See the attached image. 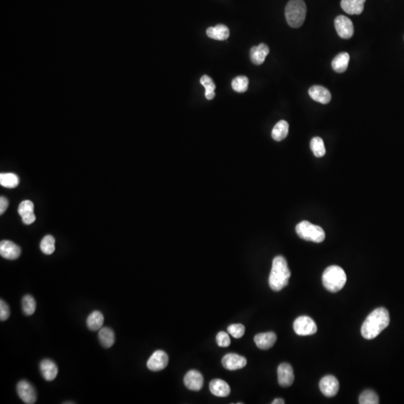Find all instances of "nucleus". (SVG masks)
I'll use <instances>...</instances> for the list:
<instances>
[{
  "mask_svg": "<svg viewBox=\"0 0 404 404\" xmlns=\"http://www.w3.org/2000/svg\"><path fill=\"white\" fill-rule=\"evenodd\" d=\"M390 323L389 313L385 308H378L368 316L361 328V336L372 340L379 336Z\"/></svg>",
  "mask_w": 404,
  "mask_h": 404,
  "instance_id": "1",
  "label": "nucleus"
},
{
  "mask_svg": "<svg viewBox=\"0 0 404 404\" xmlns=\"http://www.w3.org/2000/svg\"><path fill=\"white\" fill-rule=\"evenodd\" d=\"M290 277V271L286 259L282 256L275 258L269 277L270 288L274 291H280L288 284Z\"/></svg>",
  "mask_w": 404,
  "mask_h": 404,
  "instance_id": "2",
  "label": "nucleus"
},
{
  "mask_svg": "<svg viewBox=\"0 0 404 404\" xmlns=\"http://www.w3.org/2000/svg\"><path fill=\"white\" fill-rule=\"evenodd\" d=\"M322 281L325 288L332 293H337L345 285L347 275L342 267L339 266H330L327 267L322 276Z\"/></svg>",
  "mask_w": 404,
  "mask_h": 404,
  "instance_id": "3",
  "label": "nucleus"
},
{
  "mask_svg": "<svg viewBox=\"0 0 404 404\" xmlns=\"http://www.w3.org/2000/svg\"><path fill=\"white\" fill-rule=\"evenodd\" d=\"M307 7L303 0H290L285 8V17L290 27L299 28L306 20Z\"/></svg>",
  "mask_w": 404,
  "mask_h": 404,
  "instance_id": "4",
  "label": "nucleus"
},
{
  "mask_svg": "<svg viewBox=\"0 0 404 404\" xmlns=\"http://www.w3.org/2000/svg\"><path fill=\"white\" fill-rule=\"evenodd\" d=\"M297 235L306 241L322 243L325 240L326 234L320 226H316L308 221H303L296 226Z\"/></svg>",
  "mask_w": 404,
  "mask_h": 404,
  "instance_id": "5",
  "label": "nucleus"
},
{
  "mask_svg": "<svg viewBox=\"0 0 404 404\" xmlns=\"http://www.w3.org/2000/svg\"><path fill=\"white\" fill-rule=\"evenodd\" d=\"M293 329L298 336H311L317 333V326L311 317L301 316L296 319L293 323Z\"/></svg>",
  "mask_w": 404,
  "mask_h": 404,
  "instance_id": "6",
  "label": "nucleus"
},
{
  "mask_svg": "<svg viewBox=\"0 0 404 404\" xmlns=\"http://www.w3.org/2000/svg\"><path fill=\"white\" fill-rule=\"evenodd\" d=\"M335 27L338 34L343 39H350L354 34L353 22L344 15H339L335 20Z\"/></svg>",
  "mask_w": 404,
  "mask_h": 404,
  "instance_id": "7",
  "label": "nucleus"
},
{
  "mask_svg": "<svg viewBox=\"0 0 404 404\" xmlns=\"http://www.w3.org/2000/svg\"><path fill=\"white\" fill-rule=\"evenodd\" d=\"M17 392L23 403L33 404L37 400V394L32 385L26 380H21L17 386Z\"/></svg>",
  "mask_w": 404,
  "mask_h": 404,
  "instance_id": "8",
  "label": "nucleus"
},
{
  "mask_svg": "<svg viewBox=\"0 0 404 404\" xmlns=\"http://www.w3.org/2000/svg\"><path fill=\"white\" fill-rule=\"evenodd\" d=\"M169 363L168 355L163 350H157L149 358L147 367L152 372H160L167 367Z\"/></svg>",
  "mask_w": 404,
  "mask_h": 404,
  "instance_id": "9",
  "label": "nucleus"
},
{
  "mask_svg": "<svg viewBox=\"0 0 404 404\" xmlns=\"http://www.w3.org/2000/svg\"><path fill=\"white\" fill-rule=\"evenodd\" d=\"M320 391L326 397H334L339 392V380L334 376L328 375L323 377L320 381Z\"/></svg>",
  "mask_w": 404,
  "mask_h": 404,
  "instance_id": "10",
  "label": "nucleus"
},
{
  "mask_svg": "<svg viewBox=\"0 0 404 404\" xmlns=\"http://www.w3.org/2000/svg\"><path fill=\"white\" fill-rule=\"evenodd\" d=\"M278 381L282 387H289L295 381V374L291 365L287 363L280 364L277 370Z\"/></svg>",
  "mask_w": 404,
  "mask_h": 404,
  "instance_id": "11",
  "label": "nucleus"
},
{
  "mask_svg": "<svg viewBox=\"0 0 404 404\" xmlns=\"http://www.w3.org/2000/svg\"><path fill=\"white\" fill-rule=\"evenodd\" d=\"M223 367L229 371L240 370L246 365V358L236 353H229L222 360Z\"/></svg>",
  "mask_w": 404,
  "mask_h": 404,
  "instance_id": "12",
  "label": "nucleus"
},
{
  "mask_svg": "<svg viewBox=\"0 0 404 404\" xmlns=\"http://www.w3.org/2000/svg\"><path fill=\"white\" fill-rule=\"evenodd\" d=\"M21 254V249L10 240H3L0 243V254L8 260H15Z\"/></svg>",
  "mask_w": 404,
  "mask_h": 404,
  "instance_id": "13",
  "label": "nucleus"
},
{
  "mask_svg": "<svg viewBox=\"0 0 404 404\" xmlns=\"http://www.w3.org/2000/svg\"><path fill=\"white\" fill-rule=\"evenodd\" d=\"M185 386L191 391H199L203 387V377L198 371L192 370L187 372L183 379Z\"/></svg>",
  "mask_w": 404,
  "mask_h": 404,
  "instance_id": "14",
  "label": "nucleus"
},
{
  "mask_svg": "<svg viewBox=\"0 0 404 404\" xmlns=\"http://www.w3.org/2000/svg\"><path fill=\"white\" fill-rule=\"evenodd\" d=\"M309 94L312 100L322 103V104H327L331 101V93L328 89L323 86H311L309 89Z\"/></svg>",
  "mask_w": 404,
  "mask_h": 404,
  "instance_id": "15",
  "label": "nucleus"
},
{
  "mask_svg": "<svg viewBox=\"0 0 404 404\" xmlns=\"http://www.w3.org/2000/svg\"><path fill=\"white\" fill-rule=\"evenodd\" d=\"M40 371L44 379L49 382L55 380L57 377L58 372H59V369H58L56 363L48 358L41 361Z\"/></svg>",
  "mask_w": 404,
  "mask_h": 404,
  "instance_id": "16",
  "label": "nucleus"
},
{
  "mask_svg": "<svg viewBox=\"0 0 404 404\" xmlns=\"http://www.w3.org/2000/svg\"><path fill=\"white\" fill-rule=\"evenodd\" d=\"M276 340H277L276 335L273 332L256 335L254 339L256 345L261 350H268L271 348Z\"/></svg>",
  "mask_w": 404,
  "mask_h": 404,
  "instance_id": "17",
  "label": "nucleus"
},
{
  "mask_svg": "<svg viewBox=\"0 0 404 404\" xmlns=\"http://www.w3.org/2000/svg\"><path fill=\"white\" fill-rule=\"evenodd\" d=\"M270 53V49L265 44L253 47L250 50V59L255 65H261L265 62L266 57Z\"/></svg>",
  "mask_w": 404,
  "mask_h": 404,
  "instance_id": "18",
  "label": "nucleus"
},
{
  "mask_svg": "<svg viewBox=\"0 0 404 404\" xmlns=\"http://www.w3.org/2000/svg\"><path fill=\"white\" fill-rule=\"evenodd\" d=\"M365 1L366 0H342L341 6L343 10L348 15H361L364 10Z\"/></svg>",
  "mask_w": 404,
  "mask_h": 404,
  "instance_id": "19",
  "label": "nucleus"
},
{
  "mask_svg": "<svg viewBox=\"0 0 404 404\" xmlns=\"http://www.w3.org/2000/svg\"><path fill=\"white\" fill-rule=\"evenodd\" d=\"M210 391L216 397H225L230 394L231 389L227 383L220 379H215L210 383Z\"/></svg>",
  "mask_w": 404,
  "mask_h": 404,
  "instance_id": "20",
  "label": "nucleus"
},
{
  "mask_svg": "<svg viewBox=\"0 0 404 404\" xmlns=\"http://www.w3.org/2000/svg\"><path fill=\"white\" fill-rule=\"evenodd\" d=\"M206 33L210 39L217 41H226L230 35L229 28L223 24H218L214 27H209Z\"/></svg>",
  "mask_w": 404,
  "mask_h": 404,
  "instance_id": "21",
  "label": "nucleus"
},
{
  "mask_svg": "<svg viewBox=\"0 0 404 404\" xmlns=\"http://www.w3.org/2000/svg\"><path fill=\"white\" fill-rule=\"evenodd\" d=\"M349 62H350V55L346 52H343L333 59L332 67L337 73H344L348 67Z\"/></svg>",
  "mask_w": 404,
  "mask_h": 404,
  "instance_id": "22",
  "label": "nucleus"
},
{
  "mask_svg": "<svg viewBox=\"0 0 404 404\" xmlns=\"http://www.w3.org/2000/svg\"><path fill=\"white\" fill-rule=\"evenodd\" d=\"M104 323V317L100 311H94L91 313L86 320V325L91 331L100 329Z\"/></svg>",
  "mask_w": 404,
  "mask_h": 404,
  "instance_id": "23",
  "label": "nucleus"
},
{
  "mask_svg": "<svg viewBox=\"0 0 404 404\" xmlns=\"http://www.w3.org/2000/svg\"><path fill=\"white\" fill-rule=\"evenodd\" d=\"M98 339L104 348H109L116 341L114 332L109 327H103L99 330Z\"/></svg>",
  "mask_w": 404,
  "mask_h": 404,
  "instance_id": "24",
  "label": "nucleus"
},
{
  "mask_svg": "<svg viewBox=\"0 0 404 404\" xmlns=\"http://www.w3.org/2000/svg\"><path fill=\"white\" fill-rule=\"evenodd\" d=\"M289 125L286 121L278 122L272 130V137L275 141H280L287 137L288 134Z\"/></svg>",
  "mask_w": 404,
  "mask_h": 404,
  "instance_id": "25",
  "label": "nucleus"
},
{
  "mask_svg": "<svg viewBox=\"0 0 404 404\" xmlns=\"http://www.w3.org/2000/svg\"><path fill=\"white\" fill-rule=\"evenodd\" d=\"M20 183L18 176L13 173H1L0 174V185L6 188L14 189L18 186Z\"/></svg>",
  "mask_w": 404,
  "mask_h": 404,
  "instance_id": "26",
  "label": "nucleus"
},
{
  "mask_svg": "<svg viewBox=\"0 0 404 404\" xmlns=\"http://www.w3.org/2000/svg\"><path fill=\"white\" fill-rule=\"evenodd\" d=\"M201 84L204 86L205 89V97L207 100H212L215 97V89H216V85L213 83V80L207 76V75H204L200 80Z\"/></svg>",
  "mask_w": 404,
  "mask_h": 404,
  "instance_id": "27",
  "label": "nucleus"
},
{
  "mask_svg": "<svg viewBox=\"0 0 404 404\" xmlns=\"http://www.w3.org/2000/svg\"><path fill=\"white\" fill-rule=\"evenodd\" d=\"M310 147L315 157H322L326 154V148L323 140L318 136H316L311 140Z\"/></svg>",
  "mask_w": 404,
  "mask_h": 404,
  "instance_id": "28",
  "label": "nucleus"
},
{
  "mask_svg": "<svg viewBox=\"0 0 404 404\" xmlns=\"http://www.w3.org/2000/svg\"><path fill=\"white\" fill-rule=\"evenodd\" d=\"M36 309V302L31 295H26L22 300V310L25 315L31 316Z\"/></svg>",
  "mask_w": 404,
  "mask_h": 404,
  "instance_id": "29",
  "label": "nucleus"
},
{
  "mask_svg": "<svg viewBox=\"0 0 404 404\" xmlns=\"http://www.w3.org/2000/svg\"><path fill=\"white\" fill-rule=\"evenodd\" d=\"M55 243H56V240H55V238L53 236H45V237L42 239L40 244V248L42 252H43L44 254H47V255L53 254L55 251V249H56V247H55Z\"/></svg>",
  "mask_w": 404,
  "mask_h": 404,
  "instance_id": "30",
  "label": "nucleus"
},
{
  "mask_svg": "<svg viewBox=\"0 0 404 404\" xmlns=\"http://www.w3.org/2000/svg\"><path fill=\"white\" fill-rule=\"evenodd\" d=\"M232 89L239 93L246 92L249 87V79L245 76H239L234 78L232 83Z\"/></svg>",
  "mask_w": 404,
  "mask_h": 404,
  "instance_id": "31",
  "label": "nucleus"
},
{
  "mask_svg": "<svg viewBox=\"0 0 404 404\" xmlns=\"http://www.w3.org/2000/svg\"><path fill=\"white\" fill-rule=\"evenodd\" d=\"M360 404H378L380 403L377 393L372 390H365L361 393L358 399Z\"/></svg>",
  "mask_w": 404,
  "mask_h": 404,
  "instance_id": "32",
  "label": "nucleus"
},
{
  "mask_svg": "<svg viewBox=\"0 0 404 404\" xmlns=\"http://www.w3.org/2000/svg\"><path fill=\"white\" fill-rule=\"evenodd\" d=\"M18 213L22 218L34 214V204L29 200L23 201L19 205Z\"/></svg>",
  "mask_w": 404,
  "mask_h": 404,
  "instance_id": "33",
  "label": "nucleus"
},
{
  "mask_svg": "<svg viewBox=\"0 0 404 404\" xmlns=\"http://www.w3.org/2000/svg\"><path fill=\"white\" fill-rule=\"evenodd\" d=\"M228 332L229 334L232 335L234 339H240L243 337L245 333V326L240 323L237 324H232L228 327Z\"/></svg>",
  "mask_w": 404,
  "mask_h": 404,
  "instance_id": "34",
  "label": "nucleus"
},
{
  "mask_svg": "<svg viewBox=\"0 0 404 404\" xmlns=\"http://www.w3.org/2000/svg\"><path fill=\"white\" fill-rule=\"evenodd\" d=\"M216 342L219 347H227L231 344V339L227 333L220 332L216 336Z\"/></svg>",
  "mask_w": 404,
  "mask_h": 404,
  "instance_id": "35",
  "label": "nucleus"
},
{
  "mask_svg": "<svg viewBox=\"0 0 404 404\" xmlns=\"http://www.w3.org/2000/svg\"><path fill=\"white\" fill-rule=\"evenodd\" d=\"M9 316H10V309L9 305L4 300H0V320L1 321H5L9 319Z\"/></svg>",
  "mask_w": 404,
  "mask_h": 404,
  "instance_id": "36",
  "label": "nucleus"
},
{
  "mask_svg": "<svg viewBox=\"0 0 404 404\" xmlns=\"http://www.w3.org/2000/svg\"><path fill=\"white\" fill-rule=\"evenodd\" d=\"M8 207H9V200L4 196H1L0 197V214L3 215L7 210Z\"/></svg>",
  "mask_w": 404,
  "mask_h": 404,
  "instance_id": "37",
  "label": "nucleus"
},
{
  "mask_svg": "<svg viewBox=\"0 0 404 404\" xmlns=\"http://www.w3.org/2000/svg\"><path fill=\"white\" fill-rule=\"evenodd\" d=\"M273 403V404H284V400H283V399H281V398L275 399V400H273V403Z\"/></svg>",
  "mask_w": 404,
  "mask_h": 404,
  "instance_id": "38",
  "label": "nucleus"
}]
</instances>
